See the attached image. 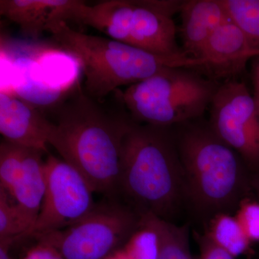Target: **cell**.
Returning a JSON list of instances; mask_svg holds the SVG:
<instances>
[{
	"label": "cell",
	"mask_w": 259,
	"mask_h": 259,
	"mask_svg": "<svg viewBox=\"0 0 259 259\" xmlns=\"http://www.w3.org/2000/svg\"><path fill=\"white\" fill-rule=\"evenodd\" d=\"M45 197L27 238L64 229L81 221L95 208L94 191L81 174L63 159L48 155Z\"/></svg>",
	"instance_id": "cell-9"
},
{
	"label": "cell",
	"mask_w": 259,
	"mask_h": 259,
	"mask_svg": "<svg viewBox=\"0 0 259 259\" xmlns=\"http://www.w3.org/2000/svg\"><path fill=\"white\" fill-rule=\"evenodd\" d=\"M59 255L52 246L38 241L26 252L22 259H56Z\"/></svg>",
	"instance_id": "cell-23"
},
{
	"label": "cell",
	"mask_w": 259,
	"mask_h": 259,
	"mask_svg": "<svg viewBox=\"0 0 259 259\" xmlns=\"http://www.w3.org/2000/svg\"><path fill=\"white\" fill-rule=\"evenodd\" d=\"M232 21L243 30L250 45L259 51V0H224Z\"/></svg>",
	"instance_id": "cell-17"
},
{
	"label": "cell",
	"mask_w": 259,
	"mask_h": 259,
	"mask_svg": "<svg viewBox=\"0 0 259 259\" xmlns=\"http://www.w3.org/2000/svg\"><path fill=\"white\" fill-rule=\"evenodd\" d=\"M141 218L129 204L108 199L81 221L37 240L52 246L64 259H105L123 247Z\"/></svg>",
	"instance_id": "cell-7"
},
{
	"label": "cell",
	"mask_w": 259,
	"mask_h": 259,
	"mask_svg": "<svg viewBox=\"0 0 259 259\" xmlns=\"http://www.w3.org/2000/svg\"><path fill=\"white\" fill-rule=\"evenodd\" d=\"M28 147L1 141L0 144V188L11 192L21 172Z\"/></svg>",
	"instance_id": "cell-18"
},
{
	"label": "cell",
	"mask_w": 259,
	"mask_h": 259,
	"mask_svg": "<svg viewBox=\"0 0 259 259\" xmlns=\"http://www.w3.org/2000/svg\"><path fill=\"white\" fill-rule=\"evenodd\" d=\"M56 259H64V258H63L61 256V255H59V256L58 257V258Z\"/></svg>",
	"instance_id": "cell-28"
},
{
	"label": "cell",
	"mask_w": 259,
	"mask_h": 259,
	"mask_svg": "<svg viewBox=\"0 0 259 259\" xmlns=\"http://www.w3.org/2000/svg\"><path fill=\"white\" fill-rule=\"evenodd\" d=\"M179 13L182 51L196 59L213 33L232 20L224 0H182Z\"/></svg>",
	"instance_id": "cell-12"
},
{
	"label": "cell",
	"mask_w": 259,
	"mask_h": 259,
	"mask_svg": "<svg viewBox=\"0 0 259 259\" xmlns=\"http://www.w3.org/2000/svg\"><path fill=\"white\" fill-rule=\"evenodd\" d=\"M193 234L199 246L200 259H235V257L215 244L204 232L202 233L194 231Z\"/></svg>",
	"instance_id": "cell-22"
},
{
	"label": "cell",
	"mask_w": 259,
	"mask_h": 259,
	"mask_svg": "<svg viewBox=\"0 0 259 259\" xmlns=\"http://www.w3.org/2000/svg\"><path fill=\"white\" fill-rule=\"evenodd\" d=\"M17 238L0 239V259H13L11 255V248Z\"/></svg>",
	"instance_id": "cell-25"
},
{
	"label": "cell",
	"mask_w": 259,
	"mask_h": 259,
	"mask_svg": "<svg viewBox=\"0 0 259 259\" xmlns=\"http://www.w3.org/2000/svg\"><path fill=\"white\" fill-rule=\"evenodd\" d=\"M78 0H1L0 14L20 27L24 35L37 37L53 24L71 20Z\"/></svg>",
	"instance_id": "cell-13"
},
{
	"label": "cell",
	"mask_w": 259,
	"mask_h": 259,
	"mask_svg": "<svg viewBox=\"0 0 259 259\" xmlns=\"http://www.w3.org/2000/svg\"><path fill=\"white\" fill-rule=\"evenodd\" d=\"M251 187L252 190L257 194L259 201V173L252 175Z\"/></svg>",
	"instance_id": "cell-27"
},
{
	"label": "cell",
	"mask_w": 259,
	"mask_h": 259,
	"mask_svg": "<svg viewBox=\"0 0 259 259\" xmlns=\"http://www.w3.org/2000/svg\"><path fill=\"white\" fill-rule=\"evenodd\" d=\"M221 84L194 69L166 68L116 93L135 122L174 127L203 117Z\"/></svg>",
	"instance_id": "cell-6"
},
{
	"label": "cell",
	"mask_w": 259,
	"mask_h": 259,
	"mask_svg": "<svg viewBox=\"0 0 259 259\" xmlns=\"http://www.w3.org/2000/svg\"><path fill=\"white\" fill-rule=\"evenodd\" d=\"M9 194L0 188V239L26 238L30 227L22 217L15 204L9 200Z\"/></svg>",
	"instance_id": "cell-19"
},
{
	"label": "cell",
	"mask_w": 259,
	"mask_h": 259,
	"mask_svg": "<svg viewBox=\"0 0 259 259\" xmlns=\"http://www.w3.org/2000/svg\"><path fill=\"white\" fill-rule=\"evenodd\" d=\"M141 222L152 228L158 238V259H192L190 248V226H178L151 214H141Z\"/></svg>",
	"instance_id": "cell-15"
},
{
	"label": "cell",
	"mask_w": 259,
	"mask_h": 259,
	"mask_svg": "<svg viewBox=\"0 0 259 259\" xmlns=\"http://www.w3.org/2000/svg\"><path fill=\"white\" fill-rule=\"evenodd\" d=\"M53 117L49 145L94 192L117 199L124 139L134 122L124 105L110 108L79 89L53 107Z\"/></svg>",
	"instance_id": "cell-1"
},
{
	"label": "cell",
	"mask_w": 259,
	"mask_h": 259,
	"mask_svg": "<svg viewBox=\"0 0 259 259\" xmlns=\"http://www.w3.org/2000/svg\"><path fill=\"white\" fill-rule=\"evenodd\" d=\"M54 122L22 99L0 93V134L3 140L48 153Z\"/></svg>",
	"instance_id": "cell-11"
},
{
	"label": "cell",
	"mask_w": 259,
	"mask_h": 259,
	"mask_svg": "<svg viewBox=\"0 0 259 259\" xmlns=\"http://www.w3.org/2000/svg\"><path fill=\"white\" fill-rule=\"evenodd\" d=\"M45 153L47 152L42 150L28 148L21 172L9 194L16 201L15 206L30 227L28 233L36 222L45 197Z\"/></svg>",
	"instance_id": "cell-14"
},
{
	"label": "cell",
	"mask_w": 259,
	"mask_h": 259,
	"mask_svg": "<svg viewBox=\"0 0 259 259\" xmlns=\"http://www.w3.org/2000/svg\"><path fill=\"white\" fill-rule=\"evenodd\" d=\"M259 55L234 22L223 24L209 37L201 53L204 64L197 71L219 83L238 80L247 63Z\"/></svg>",
	"instance_id": "cell-10"
},
{
	"label": "cell",
	"mask_w": 259,
	"mask_h": 259,
	"mask_svg": "<svg viewBox=\"0 0 259 259\" xmlns=\"http://www.w3.org/2000/svg\"><path fill=\"white\" fill-rule=\"evenodd\" d=\"M204 228L209 238L235 258L250 251L252 243L233 214H218Z\"/></svg>",
	"instance_id": "cell-16"
},
{
	"label": "cell",
	"mask_w": 259,
	"mask_h": 259,
	"mask_svg": "<svg viewBox=\"0 0 259 259\" xmlns=\"http://www.w3.org/2000/svg\"><path fill=\"white\" fill-rule=\"evenodd\" d=\"M49 32L61 50L81 65L83 93L99 101L120 87L144 81L166 68L197 70L204 64L202 59L157 55L110 37L88 35L65 22L53 24Z\"/></svg>",
	"instance_id": "cell-4"
},
{
	"label": "cell",
	"mask_w": 259,
	"mask_h": 259,
	"mask_svg": "<svg viewBox=\"0 0 259 259\" xmlns=\"http://www.w3.org/2000/svg\"><path fill=\"white\" fill-rule=\"evenodd\" d=\"M120 194L140 214L151 213L172 223L185 210L173 127L133 122L123 141Z\"/></svg>",
	"instance_id": "cell-3"
},
{
	"label": "cell",
	"mask_w": 259,
	"mask_h": 259,
	"mask_svg": "<svg viewBox=\"0 0 259 259\" xmlns=\"http://www.w3.org/2000/svg\"><path fill=\"white\" fill-rule=\"evenodd\" d=\"M132 259H158L159 243L156 231L141 222L122 247Z\"/></svg>",
	"instance_id": "cell-20"
},
{
	"label": "cell",
	"mask_w": 259,
	"mask_h": 259,
	"mask_svg": "<svg viewBox=\"0 0 259 259\" xmlns=\"http://www.w3.org/2000/svg\"><path fill=\"white\" fill-rule=\"evenodd\" d=\"M234 216L250 242H259V201L246 197L238 206Z\"/></svg>",
	"instance_id": "cell-21"
},
{
	"label": "cell",
	"mask_w": 259,
	"mask_h": 259,
	"mask_svg": "<svg viewBox=\"0 0 259 259\" xmlns=\"http://www.w3.org/2000/svg\"><path fill=\"white\" fill-rule=\"evenodd\" d=\"M203 117L174 126L185 186V210L204 227L221 213L234 215L249 197L252 174Z\"/></svg>",
	"instance_id": "cell-2"
},
{
	"label": "cell",
	"mask_w": 259,
	"mask_h": 259,
	"mask_svg": "<svg viewBox=\"0 0 259 259\" xmlns=\"http://www.w3.org/2000/svg\"><path fill=\"white\" fill-rule=\"evenodd\" d=\"M182 3V0H105L89 6L79 1L71 21L157 55L184 56L177 44L174 20Z\"/></svg>",
	"instance_id": "cell-5"
},
{
	"label": "cell",
	"mask_w": 259,
	"mask_h": 259,
	"mask_svg": "<svg viewBox=\"0 0 259 259\" xmlns=\"http://www.w3.org/2000/svg\"><path fill=\"white\" fill-rule=\"evenodd\" d=\"M105 259H132L122 248L115 250Z\"/></svg>",
	"instance_id": "cell-26"
},
{
	"label": "cell",
	"mask_w": 259,
	"mask_h": 259,
	"mask_svg": "<svg viewBox=\"0 0 259 259\" xmlns=\"http://www.w3.org/2000/svg\"><path fill=\"white\" fill-rule=\"evenodd\" d=\"M212 131L240 156L252 175L259 173V114L245 83H221L209 107Z\"/></svg>",
	"instance_id": "cell-8"
},
{
	"label": "cell",
	"mask_w": 259,
	"mask_h": 259,
	"mask_svg": "<svg viewBox=\"0 0 259 259\" xmlns=\"http://www.w3.org/2000/svg\"><path fill=\"white\" fill-rule=\"evenodd\" d=\"M250 79L253 87V97L259 114V55L252 59Z\"/></svg>",
	"instance_id": "cell-24"
}]
</instances>
